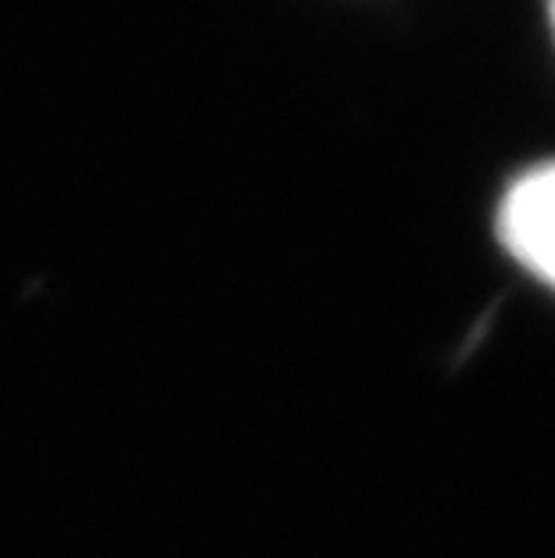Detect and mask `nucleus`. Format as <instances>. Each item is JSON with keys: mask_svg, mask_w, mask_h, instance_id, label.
<instances>
[{"mask_svg": "<svg viewBox=\"0 0 555 558\" xmlns=\"http://www.w3.org/2000/svg\"><path fill=\"white\" fill-rule=\"evenodd\" d=\"M494 231L505 256L527 270L538 284H552L555 278V170L541 162L523 170L502 192Z\"/></svg>", "mask_w": 555, "mask_h": 558, "instance_id": "obj_1", "label": "nucleus"}]
</instances>
